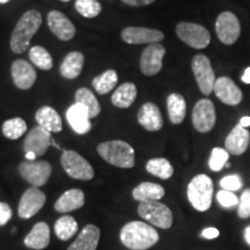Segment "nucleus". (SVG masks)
I'll return each instance as SVG.
<instances>
[{
    "label": "nucleus",
    "mask_w": 250,
    "mask_h": 250,
    "mask_svg": "<svg viewBox=\"0 0 250 250\" xmlns=\"http://www.w3.org/2000/svg\"><path fill=\"white\" fill-rule=\"evenodd\" d=\"M42 24V15L36 9H30L19 19L11 35V49L14 54H23L29 48L30 41Z\"/></svg>",
    "instance_id": "f257e3e1"
},
{
    "label": "nucleus",
    "mask_w": 250,
    "mask_h": 250,
    "mask_svg": "<svg viewBox=\"0 0 250 250\" xmlns=\"http://www.w3.org/2000/svg\"><path fill=\"white\" fill-rule=\"evenodd\" d=\"M120 237L127 249L146 250L158 243L159 233L151 225L143 221H131L122 228Z\"/></svg>",
    "instance_id": "f03ea898"
},
{
    "label": "nucleus",
    "mask_w": 250,
    "mask_h": 250,
    "mask_svg": "<svg viewBox=\"0 0 250 250\" xmlns=\"http://www.w3.org/2000/svg\"><path fill=\"white\" fill-rule=\"evenodd\" d=\"M99 155L115 167L129 169L134 166V149L129 143L123 140H110L99 144L96 147Z\"/></svg>",
    "instance_id": "7ed1b4c3"
},
{
    "label": "nucleus",
    "mask_w": 250,
    "mask_h": 250,
    "mask_svg": "<svg viewBox=\"0 0 250 250\" xmlns=\"http://www.w3.org/2000/svg\"><path fill=\"white\" fill-rule=\"evenodd\" d=\"M188 199L195 210L205 212L211 208L213 198V182L208 175L199 174L188 184Z\"/></svg>",
    "instance_id": "20e7f679"
},
{
    "label": "nucleus",
    "mask_w": 250,
    "mask_h": 250,
    "mask_svg": "<svg viewBox=\"0 0 250 250\" xmlns=\"http://www.w3.org/2000/svg\"><path fill=\"white\" fill-rule=\"evenodd\" d=\"M138 214L153 226L168 229L173 225V212L159 201L143 202L138 206Z\"/></svg>",
    "instance_id": "39448f33"
},
{
    "label": "nucleus",
    "mask_w": 250,
    "mask_h": 250,
    "mask_svg": "<svg viewBox=\"0 0 250 250\" xmlns=\"http://www.w3.org/2000/svg\"><path fill=\"white\" fill-rule=\"evenodd\" d=\"M176 35L184 44L190 48L202 50L208 48L211 42L210 31L202 24L195 22H180L176 26Z\"/></svg>",
    "instance_id": "423d86ee"
},
{
    "label": "nucleus",
    "mask_w": 250,
    "mask_h": 250,
    "mask_svg": "<svg viewBox=\"0 0 250 250\" xmlns=\"http://www.w3.org/2000/svg\"><path fill=\"white\" fill-rule=\"evenodd\" d=\"M62 167L65 173L74 180L90 181L94 177V169L88 161L76 151H64L61 156Z\"/></svg>",
    "instance_id": "0eeeda50"
},
{
    "label": "nucleus",
    "mask_w": 250,
    "mask_h": 250,
    "mask_svg": "<svg viewBox=\"0 0 250 250\" xmlns=\"http://www.w3.org/2000/svg\"><path fill=\"white\" fill-rule=\"evenodd\" d=\"M191 68L199 90L204 95L208 96L213 92L217 80L210 59L205 55H196L191 61Z\"/></svg>",
    "instance_id": "6e6552de"
},
{
    "label": "nucleus",
    "mask_w": 250,
    "mask_h": 250,
    "mask_svg": "<svg viewBox=\"0 0 250 250\" xmlns=\"http://www.w3.org/2000/svg\"><path fill=\"white\" fill-rule=\"evenodd\" d=\"M215 33L221 43L232 45L241 35V24L239 19L232 12H223L215 21Z\"/></svg>",
    "instance_id": "1a4fd4ad"
},
{
    "label": "nucleus",
    "mask_w": 250,
    "mask_h": 250,
    "mask_svg": "<svg viewBox=\"0 0 250 250\" xmlns=\"http://www.w3.org/2000/svg\"><path fill=\"white\" fill-rule=\"evenodd\" d=\"M52 168L48 161H23L19 166V173L22 179L33 187L44 186L50 179Z\"/></svg>",
    "instance_id": "9d476101"
},
{
    "label": "nucleus",
    "mask_w": 250,
    "mask_h": 250,
    "mask_svg": "<svg viewBox=\"0 0 250 250\" xmlns=\"http://www.w3.org/2000/svg\"><path fill=\"white\" fill-rule=\"evenodd\" d=\"M217 122V114L213 102L202 99L196 103L192 110V124L201 133H208L213 129Z\"/></svg>",
    "instance_id": "9b49d317"
},
{
    "label": "nucleus",
    "mask_w": 250,
    "mask_h": 250,
    "mask_svg": "<svg viewBox=\"0 0 250 250\" xmlns=\"http://www.w3.org/2000/svg\"><path fill=\"white\" fill-rule=\"evenodd\" d=\"M166 55L165 46L160 43H153L146 46L140 57V71L144 76H156L162 68V61Z\"/></svg>",
    "instance_id": "f8f14e48"
},
{
    "label": "nucleus",
    "mask_w": 250,
    "mask_h": 250,
    "mask_svg": "<svg viewBox=\"0 0 250 250\" xmlns=\"http://www.w3.org/2000/svg\"><path fill=\"white\" fill-rule=\"evenodd\" d=\"M45 193L41 191L39 188H28L26 191L23 192V195L21 196L20 203H19V217L22 219H30L31 217H34L42 210L45 204Z\"/></svg>",
    "instance_id": "ddd939ff"
},
{
    "label": "nucleus",
    "mask_w": 250,
    "mask_h": 250,
    "mask_svg": "<svg viewBox=\"0 0 250 250\" xmlns=\"http://www.w3.org/2000/svg\"><path fill=\"white\" fill-rule=\"evenodd\" d=\"M122 40L126 44H153L165 39V34L158 29L145 27H126L121 33Z\"/></svg>",
    "instance_id": "4468645a"
},
{
    "label": "nucleus",
    "mask_w": 250,
    "mask_h": 250,
    "mask_svg": "<svg viewBox=\"0 0 250 250\" xmlns=\"http://www.w3.org/2000/svg\"><path fill=\"white\" fill-rule=\"evenodd\" d=\"M46 21H48L49 29L58 40L67 42L76 36V27L71 22L70 19L62 12L50 11L46 17Z\"/></svg>",
    "instance_id": "2eb2a0df"
},
{
    "label": "nucleus",
    "mask_w": 250,
    "mask_h": 250,
    "mask_svg": "<svg viewBox=\"0 0 250 250\" xmlns=\"http://www.w3.org/2000/svg\"><path fill=\"white\" fill-rule=\"evenodd\" d=\"M11 74L14 85L21 90L30 89L35 83L37 73L33 65L24 59H17L12 62Z\"/></svg>",
    "instance_id": "dca6fc26"
},
{
    "label": "nucleus",
    "mask_w": 250,
    "mask_h": 250,
    "mask_svg": "<svg viewBox=\"0 0 250 250\" xmlns=\"http://www.w3.org/2000/svg\"><path fill=\"white\" fill-rule=\"evenodd\" d=\"M213 92L215 96L227 105L240 104L243 99L241 89L228 77H220L215 80Z\"/></svg>",
    "instance_id": "f3484780"
},
{
    "label": "nucleus",
    "mask_w": 250,
    "mask_h": 250,
    "mask_svg": "<svg viewBox=\"0 0 250 250\" xmlns=\"http://www.w3.org/2000/svg\"><path fill=\"white\" fill-rule=\"evenodd\" d=\"M50 132L43 129L42 126L33 127L24 138L23 149L24 152H31L36 156L45 154L48 148L51 145V136Z\"/></svg>",
    "instance_id": "a211bd4d"
},
{
    "label": "nucleus",
    "mask_w": 250,
    "mask_h": 250,
    "mask_svg": "<svg viewBox=\"0 0 250 250\" xmlns=\"http://www.w3.org/2000/svg\"><path fill=\"white\" fill-rule=\"evenodd\" d=\"M66 120L72 130L78 134H86L92 130L89 112L80 103H73L67 109Z\"/></svg>",
    "instance_id": "6ab92c4d"
},
{
    "label": "nucleus",
    "mask_w": 250,
    "mask_h": 250,
    "mask_svg": "<svg viewBox=\"0 0 250 250\" xmlns=\"http://www.w3.org/2000/svg\"><path fill=\"white\" fill-rule=\"evenodd\" d=\"M137 118H138V123L144 129L151 132L161 130L164 126L160 109L153 102H146L145 104H143L139 109Z\"/></svg>",
    "instance_id": "aec40b11"
},
{
    "label": "nucleus",
    "mask_w": 250,
    "mask_h": 250,
    "mask_svg": "<svg viewBox=\"0 0 250 250\" xmlns=\"http://www.w3.org/2000/svg\"><path fill=\"white\" fill-rule=\"evenodd\" d=\"M249 145V132L247 129L237 124L230 131L225 140L226 151L233 155H241L247 151Z\"/></svg>",
    "instance_id": "412c9836"
},
{
    "label": "nucleus",
    "mask_w": 250,
    "mask_h": 250,
    "mask_svg": "<svg viewBox=\"0 0 250 250\" xmlns=\"http://www.w3.org/2000/svg\"><path fill=\"white\" fill-rule=\"evenodd\" d=\"M85 205V193L80 189H70L65 191L55 203V210L66 213L79 210Z\"/></svg>",
    "instance_id": "4be33fe9"
},
{
    "label": "nucleus",
    "mask_w": 250,
    "mask_h": 250,
    "mask_svg": "<svg viewBox=\"0 0 250 250\" xmlns=\"http://www.w3.org/2000/svg\"><path fill=\"white\" fill-rule=\"evenodd\" d=\"M83 64H85V56L80 51H71L62 62L59 73L64 79L73 80L81 74Z\"/></svg>",
    "instance_id": "5701e85b"
},
{
    "label": "nucleus",
    "mask_w": 250,
    "mask_h": 250,
    "mask_svg": "<svg viewBox=\"0 0 250 250\" xmlns=\"http://www.w3.org/2000/svg\"><path fill=\"white\" fill-rule=\"evenodd\" d=\"M100 241V229L95 225H87L83 228L74 242L67 250H96Z\"/></svg>",
    "instance_id": "b1692460"
},
{
    "label": "nucleus",
    "mask_w": 250,
    "mask_h": 250,
    "mask_svg": "<svg viewBox=\"0 0 250 250\" xmlns=\"http://www.w3.org/2000/svg\"><path fill=\"white\" fill-rule=\"evenodd\" d=\"M24 246L29 249L42 250L50 243V227L46 223H37L24 237Z\"/></svg>",
    "instance_id": "393cba45"
},
{
    "label": "nucleus",
    "mask_w": 250,
    "mask_h": 250,
    "mask_svg": "<svg viewBox=\"0 0 250 250\" xmlns=\"http://www.w3.org/2000/svg\"><path fill=\"white\" fill-rule=\"evenodd\" d=\"M36 122L40 126L50 133H58L62 130V118L52 107L44 105L36 111Z\"/></svg>",
    "instance_id": "a878e982"
},
{
    "label": "nucleus",
    "mask_w": 250,
    "mask_h": 250,
    "mask_svg": "<svg viewBox=\"0 0 250 250\" xmlns=\"http://www.w3.org/2000/svg\"><path fill=\"white\" fill-rule=\"evenodd\" d=\"M165 188L160 184L152 182H143L133 189L132 196L136 201L143 202H154L160 201L165 196Z\"/></svg>",
    "instance_id": "bb28decb"
},
{
    "label": "nucleus",
    "mask_w": 250,
    "mask_h": 250,
    "mask_svg": "<svg viewBox=\"0 0 250 250\" xmlns=\"http://www.w3.org/2000/svg\"><path fill=\"white\" fill-rule=\"evenodd\" d=\"M137 87L133 83H124L115 90L111 96V103L116 108L126 109L130 108L136 101Z\"/></svg>",
    "instance_id": "cd10ccee"
},
{
    "label": "nucleus",
    "mask_w": 250,
    "mask_h": 250,
    "mask_svg": "<svg viewBox=\"0 0 250 250\" xmlns=\"http://www.w3.org/2000/svg\"><path fill=\"white\" fill-rule=\"evenodd\" d=\"M167 110L169 121L175 125L182 123L187 115V102L183 95L171 93L167 98Z\"/></svg>",
    "instance_id": "c85d7f7f"
},
{
    "label": "nucleus",
    "mask_w": 250,
    "mask_h": 250,
    "mask_svg": "<svg viewBox=\"0 0 250 250\" xmlns=\"http://www.w3.org/2000/svg\"><path fill=\"white\" fill-rule=\"evenodd\" d=\"M74 99H76L77 103H80L85 107L89 112L90 120L92 118L98 117L101 112V105L98 101V99L95 98L93 92L86 87H81L76 92V95H74Z\"/></svg>",
    "instance_id": "c756f323"
},
{
    "label": "nucleus",
    "mask_w": 250,
    "mask_h": 250,
    "mask_svg": "<svg viewBox=\"0 0 250 250\" xmlns=\"http://www.w3.org/2000/svg\"><path fill=\"white\" fill-rule=\"evenodd\" d=\"M118 83V74L115 70H107L99 74L92 81L93 88L100 95H105L115 88Z\"/></svg>",
    "instance_id": "7c9ffc66"
},
{
    "label": "nucleus",
    "mask_w": 250,
    "mask_h": 250,
    "mask_svg": "<svg viewBox=\"0 0 250 250\" xmlns=\"http://www.w3.org/2000/svg\"><path fill=\"white\" fill-rule=\"evenodd\" d=\"M146 170L153 176L159 177L161 180H168L173 176L174 168L167 159L165 158H154L151 159L146 164Z\"/></svg>",
    "instance_id": "2f4dec72"
},
{
    "label": "nucleus",
    "mask_w": 250,
    "mask_h": 250,
    "mask_svg": "<svg viewBox=\"0 0 250 250\" xmlns=\"http://www.w3.org/2000/svg\"><path fill=\"white\" fill-rule=\"evenodd\" d=\"M78 232V223L72 215H62L56 221L55 233L59 240L67 241Z\"/></svg>",
    "instance_id": "473e14b6"
},
{
    "label": "nucleus",
    "mask_w": 250,
    "mask_h": 250,
    "mask_svg": "<svg viewBox=\"0 0 250 250\" xmlns=\"http://www.w3.org/2000/svg\"><path fill=\"white\" fill-rule=\"evenodd\" d=\"M29 59L36 67L43 71L51 70L54 66V61L50 52L41 45L31 46L29 49Z\"/></svg>",
    "instance_id": "72a5a7b5"
},
{
    "label": "nucleus",
    "mask_w": 250,
    "mask_h": 250,
    "mask_svg": "<svg viewBox=\"0 0 250 250\" xmlns=\"http://www.w3.org/2000/svg\"><path fill=\"white\" fill-rule=\"evenodd\" d=\"M1 130L6 138L17 140L27 132V123L21 117L9 118V120L4 122Z\"/></svg>",
    "instance_id": "f704fd0d"
},
{
    "label": "nucleus",
    "mask_w": 250,
    "mask_h": 250,
    "mask_svg": "<svg viewBox=\"0 0 250 250\" xmlns=\"http://www.w3.org/2000/svg\"><path fill=\"white\" fill-rule=\"evenodd\" d=\"M74 7L78 13L87 19L96 18L102 11L99 0H76Z\"/></svg>",
    "instance_id": "c9c22d12"
},
{
    "label": "nucleus",
    "mask_w": 250,
    "mask_h": 250,
    "mask_svg": "<svg viewBox=\"0 0 250 250\" xmlns=\"http://www.w3.org/2000/svg\"><path fill=\"white\" fill-rule=\"evenodd\" d=\"M229 159V153L226 149L220 147H214L211 152L208 167L213 171H220L225 166H227V161Z\"/></svg>",
    "instance_id": "e433bc0d"
},
{
    "label": "nucleus",
    "mask_w": 250,
    "mask_h": 250,
    "mask_svg": "<svg viewBox=\"0 0 250 250\" xmlns=\"http://www.w3.org/2000/svg\"><path fill=\"white\" fill-rule=\"evenodd\" d=\"M242 186V179L236 174L227 175L220 180V187L223 188V190H227V191H237L241 189Z\"/></svg>",
    "instance_id": "4c0bfd02"
},
{
    "label": "nucleus",
    "mask_w": 250,
    "mask_h": 250,
    "mask_svg": "<svg viewBox=\"0 0 250 250\" xmlns=\"http://www.w3.org/2000/svg\"><path fill=\"white\" fill-rule=\"evenodd\" d=\"M217 201L219 205L223 206L225 208H234V206L239 205L240 203L235 193H233L232 191H227V190H220L217 193Z\"/></svg>",
    "instance_id": "58836bf2"
},
{
    "label": "nucleus",
    "mask_w": 250,
    "mask_h": 250,
    "mask_svg": "<svg viewBox=\"0 0 250 250\" xmlns=\"http://www.w3.org/2000/svg\"><path fill=\"white\" fill-rule=\"evenodd\" d=\"M237 214L241 219L250 218V189H246L240 198Z\"/></svg>",
    "instance_id": "ea45409f"
},
{
    "label": "nucleus",
    "mask_w": 250,
    "mask_h": 250,
    "mask_svg": "<svg viewBox=\"0 0 250 250\" xmlns=\"http://www.w3.org/2000/svg\"><path fill=\"white\" fill-rule=\"evenodd\" d=\"M12 208L7 203L0 202V226H5L12 218Z\"/></svg>",
    "instance_id": "a19ab883"
},
{
    "label": "nucleus",
    "mask_w": 250,
    "mask_h": 250,
    "mask_svg": "<svg viewBox=\"0 0 250 250\" xmlns=\"http://www.w3.org/2000/svg\"><path fill=\"white\" fill-rule=\"evenodd\" d=\"M219 234L220 233H219V230L215 227H208L205 228V229H203L201 235L206 240H213V239H217Z\"/></svg>",
    "instance_id": "79ce46f5"
},
{
    "label": "nucleus",
    "mask_w": 250,
    "mask_h": 250,
    "mask_svg": "<svg viewBox=\"0 0 250 250\" xmlns=\"http://www.w3.org/2000/svg\"><path fill=\"white\" fill-rule=\"evenodd\" d=\"M122 1L129 6H133V7H142V6H147L152 4L155 0H122Z\"/></svg>",
    "instance_id": "37998d69"
},
{
    "label": "nucleus",
    "mask_w": 250,
    "mask_h": 250,
    "mask_svg": "<svg viewBox=\"0 0 250 250\" xmlns=\"http://www.w3.org/2000/svg\"><path fill=\"white\" fill-rule=\"evenodd\" d=\"M241 79H242L243 83H247V85H249V83H250V66L246 68L245 73L242 74Z\"/></svg>",
    "instance_id": "c03bdc74"
},
{
    "label": "nucleus",
    "mask_w": 250,
    "mask_h": 250,
    "mask_svg": "<svg viewBox=\"0 0 250 250\" xmlns=\"http://www.w3.org/2000/svg\"><path fill=\"white\" fill-rule=\"evenodd\" d=\"M240 125L246 129L247 126H250V116H243L241 120H240Z\"/></svg>",
    "instance_id": "a18cd8bd"
},
{
    "label": "nucleus",
    "mask_w": 250,
    "mask_h": 250,
    "mask_svg": "<svg viewBox=\"0 0 250 250\" xmlns=\"http://www.w3.org/2000/svg\"><path fill=\"white\" fill-rule=\"evenodd\" d=\"M243 235H245V240H246L247 245L250 246V225L245 228V234H243Z\"/></svg>",
    "instance_id": "49530a36"
},
{
    "label": "nucleus",
    "mask_w": 250,
    "mask_h": 250,
    "mask_svg": "<svg viewBox=\"0 0 250 250\" xmlns=\"http://www.w3.org/2000/svg\"><path fill=\"white\" fill-rule=\"evenodd\" d=\"M36 154H34V153H31V152H28V153H26V160H28V161H35L36 160Z\"/></svg>",
    "instance_id": "de8ad7c7"
},
{
    "label": "nucleus",
    "mask_w": 250,
    "mask_h": 250,
    "mask_svg": "<svg viewBox=\"0 0 250 250\" xmlns=\"http://www.w3.org/2000/svg\"><path fill=\"white\" fill-rule=\"evenodd\" d=\"M11 0H0V4H7Z\"/></svg>",
    "instance_id": "09e8293b"
},
{
    "label": "nucleus",
    "mask_w": 250,
    "mask_h": 250,
    "mask_svg": "<svg viewBox=\"0 0 250 250\" xmlns=\"http://www.w3.org/2000/svg\"><path fill=\"white\" fill-rule=\"evenodd\" d=\"M61 1H62V2H68V1H70V0H61Z\"/></svg>",
    "instance_id": "8fccbe9b"
}]
</instances>
